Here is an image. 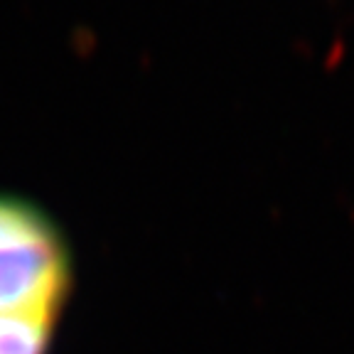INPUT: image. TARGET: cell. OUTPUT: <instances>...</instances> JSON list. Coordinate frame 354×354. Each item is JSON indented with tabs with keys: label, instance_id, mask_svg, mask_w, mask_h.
<instances>
[{
	"label": "cell",
	"instance_id": "cell-1",
	"mask_svg": "<svg viewBox=\"0 0 354 354\" xmlns=\"http://www.w3.org/2000/svg\"><path fill=\"white\" fill-rule=\"evenodd\" d=\"M74 268L59 224L37 202L0 192V313L59 325Z\"/></svg>",
	"mask_w": 354,
	"mask_h": 354
},
{
	"label": "cell",
	"instance_id": "cell-2",
	"mask_svg": "<svg viewBox=\"0 0 354 354\" xmlns=\"http://www.w3.org/2000/svg\"><path fill=\"white\" fill-rule=\"evenodd\" d=\"M57 325L0 313V354H47Z\"/></svg>",
	"mask_w": 354,
	"mask_h": 354
}]
</instances>
